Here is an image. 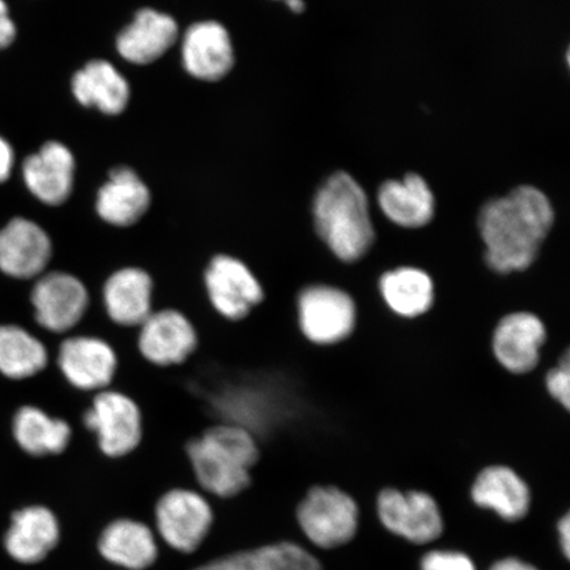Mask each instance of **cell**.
<instances>
[{"mask_svg":"<svg viewBox=\"0 0 570 570\" xmlns=\"http://www.w3.org/2000/svg\"><path fill=\"white\" fill-rule=\"evenodd\" d=\"M13 439L32 458H53L68 451L76 430L67 419L53 416L36 405L17 411L12 422Z\"/></svg>","mask_w":570,"mask_h":570,"instance_id":"cell-24","label":"cell"},{"mask_svg":"<svg viewBox=\"0 0 570 570\" xmlns=\"http://www.w3.org/2000/svg\"><path fill=\"white\" fill-rule=\"evenodd\" d=\"M76 160L59 141H48L38 154L28 156L23 178L28 190L48 206L68 202L75 188Z\"/></svg>","mask_w":570,"mask_h":570,"instance_id":"cell-19","label":"cell"},{"mask_svg":"<svg viewBox=\"0 0 570 570\" xmlns=\"http://www.w3.org/2000/svg\"><path fill=\"white\" fill-rule=\"evenodd\" d=\"M313 225L334 259L358 265L372 252L375 227L365 190L351 175L334 174L313 202Z\"/></svg>","mask_w":570,"mask_h":570,"instance_id":"cell-3","label":"cell"},{"mask_svg":"<svg viewBox=\"0 0 570 570\" xmlns=\"http://www.w3.org/2000/svg\"><path fill=\"white\" fill-rule=\"evenodd\" d=\"M30 301L35 321L42 330L69 336L87 320L92 295L80 275L68 269H48L35 279Z\"/></svg>","mask_w":570,"mask_h":570,"instance_id":"cell-8","label":"cell"},{"mask_svg":"<svg viewBox=\"0 0 570 570\" xmlns=\"http://www.w3.org/2000/svg\"><path fill=\"white\" fill-rule=\"evenodd\" d=\"M80 424L95 438L98 452L114 461L138 452L146 438L145 411L138 399L117 387L89 396Z\"/></svg>","mask_w":570,"mask_h":570,"instance_id":"cell-4","label":"cell"},{"mask_svg":"<svg viewBox=\"0 0 570 570\" xmlns=\"http://www.w3.org/2000/svg\"><path fill=\"white\" fill-rule=\"evenodd\" d=\"M287 2L289 9L294 12H303L305 9V4L303 0H285Z\"/></svg>","mask_w":570,"mask_h":570,"instance_id":"cell-35","label":"cell"},{"mask_svg":"<svg viewBox=\"0 0 570 570\" xmlns=\"http://www.w3.org/2000/svg\"><path fill=\"white\" fill-rule=\"evenodd\" d=\"M78 102L96 107L107 116L124 112L130 99V85L112 63L104 60L90 61L78 70L71 81Z\"/></svg>","mask_w":570,"mask_h":570,"instance_id":"cell-27","label":"cell"},{"mask_svg":"<svg viewBox=\"0 0 570 570\" xmlns=\"http://www.w3.org/2000/svg\"><path fill=\"white\" fill-rule=\"evenodd\" d=\"M376 287L382 304L399 318H423L436 305V282L423 267L403 265L383 271Z\"/></svg>","mask_w":570,"mask_h":570,"instance_id":"cell-17","label":"cell"},{"mask_svg":"<svg viewBox=\"0 0 570 570\" xmlns=\"http://www.w3.org/2000/svg\"><path fill=\"white\" fill-rule=\"evenodd\" d=\"M61 539V527L55 512L46 505H28L12 515L4 547L13 560L33 566L46 560Z\"/></svg>","mask_w":570,"mask_h":570,"instance_id":"cell-20","label":"cell"},{"mask_svg":"<svg viewBox=\"0 0 570 570\" xmlns=\"http://www.w3.org/2000/svg\"><path fill=\"white\" fill-rule=\"evenodd\" d=\"M155 276L140 265L110 271L99 287L105 317L125 331H137L156 308Z\"/></svg>","mask_w":570,"mask_h":570,"instance_id":"cell-14","label":"cell"},{"mask_svg":"<svg viewBox=\"0 0 570 570\" xmlns=\"http://www.w3.org/2000/svg\"><path fill=\"white\" fill-rule=\"evenodd\" d=\"M17 38V27L10 17L9 7L0 0V49L10 47Z\"/></svg>","mask_w":570,"mask_h":570,"instance_id":"cell-31","label":"cell"},{"mask_svg":"<svg viewBox=\"0 0 570 570\" xmlns=\"http://www.w3.org/2000/svg\"><path fill=\"white\" fill-rule=\"evenodd\" d=\"M195 570H324L320 560L294 541H279L253 550L220 556Z\"/></svg>","mask_w":570,"mask_h":570,"instance_id":"cell-26","label":"cell"},{"mask_svg":"<svg viewBox=\"0 0 570 570\" xmlns=\"http://www.w3.org/2000/svg\"><path fill=\"white\" fill-rule=\"evenodd\" d=\"M56 365L70 389L91 396L117 383L120 356L106 337L77 332L60 342Z\"/></svg>","mask_w":570,"mask_h":570,"instance_id":"cell-10","label":"cell"},{"mask_svg":"<svg viewBox=\"0 0 570 570\" xmlns=\"http://www.w3.org/2000/svg\"><path fill=\"white\" fill-rule=\"evenodd\" d=\"M183 62L198 80H223L234 67L229 32L217 21H199L189 27L183 39Z\"/></svg>","mask_w":570,"mask_h":570,"instance_id":"cell-21","label":"cell"},{"mask_svg":"<svg viewBox=\"0 0 570 570\" xmlns=\"http://www.w3.org/2000/svg\"><path fill=\"white\" fill-rule=\"evenodd\" d=\"M202 346L195 321L177 306H161L147 317L135 334V351L148 366L158 370L181 367Z\"/></svg>","mask_w":570,"mask_h":570,"instance_id":"cell-9","label":"cell"},{"mask_svg":"<svg viewBox=\"0 0 570 570\" xmlns=\"http://www.w3.org/2000/svg\"><path fill=\"white\" fill-rule=\"evenodd\" d=\"M16 155L9 141L0 137V183L9 180L11 176Z\"/></svg>","mask_w":570,"mask_h":570,"instance_id":"cell-32","label":"cell"},{"mask_svg":"<svg viewBox=\"0 0 570 570\" xmlns=\"http://www.w3.org/2000/svg\"><path fill=\"white\" fill-rule=\"evenodd\" d=\"M191 474L205 495L238 497L253 483L261 441L246 428L225 422L203 428L184 444Z\"/></svg>","mask_w":570,"mask_h":570,"instance_id":"cell-2","label":"cell"},{"mask_svg":"<svg viewBox=\"0 0 570 570\" xmlns=\"http://www.w3.org/2000/svg\"><path fill=\"white\" fill-rule=\"evenodd\" d=\"M155 532L170 550L198 551L213 530V505L202 491L174 488L163 493L154 509Z\"/></svg>","mask_w":570,"mask_h":570,"instance_id":"cell-11","label":"cell"},{"mask_svg":"<svg viewBox=\"0 0 570 570\" xmlns=\"http://www.w3.org/2000/svg\"><path fill=\"white\" fill-rule=\"evenodd\" d=\"M296 522L306 540L331 551L351 544L361 527V508L336 484H315L296 508Z\"/></svg>","mask_w":570,"mask_h":570,"instance_id":"cell-7","label":"cell"},{"mask_svg":"<svg viewBox=\"0 0 570 570\" xmlns=\"http://www.w3.org/2000/svg\"><path fill=\"white\" fill-rule=\"evenodd\" d=\"M553 224L550 198L531 185L491 199L476 219L484 266L501 276L527 273L538 262Z\"/></svg>","mask_w":570,"mask_h":570,"instance_id":"cell-1","label":"cell"},{"mask_svg":"<svg viewBox=\"0 0 570 570\" xmlns=\"http://www.w3.org/2000/svg\"><path fill=\"white\" fill-rule=\"evenodd\" d=\"M48 348L19 325L0 326V373L12 381H26L45 372Z\"/></svg>","mask_w":570,"mask_h":570,"instance_id":"cell-28","label":"cell"},{"mask_svg":"<svg viewBox=\"0 0 570 570\" xmlns=\"http://www.w3.org/2000/svg\"><path fill=\"white\" fill-rule=\"evenodd\" d=\"M543 387L550 401L566 412L570 411V355L564 348L543 376Z\"/></svg>","mask_w":570,"mask_h":570,"instance_id":"cell-29","label":"cell"},{"mask_svg":"<svg viewBox=\"0 0 570 570\" xmlns=\"http://www.w3.org/2000/svg\"><path fill=\"white\" fill-rule=\"evenodd\" d=\"M97 548L109 564L124 570H147L159 559L158 534L140 520L119 518L99 533Z\"/></svg>","mask_w":570,"mask_h":570,"instance_id":"cell-18","label":"cell"},{"mask_svg":"<svg viewBox=\"0 0 570 570\" xmlns=\"http://www.w3.org/2000/svg\"><path fill=\"white\" fill-rule=\"evenodd\" d=\"M547 341L548 327L537 313L512 311L499 318L491 331L490 353L504 373L525 376L539 367Z\"/></svg>","mask_w":570,"mask_h":570,"instance_id":"cell-13","label":"cell"},{"mask_svg":"<svg viewBox=\"0 0 570 570\" xmlns=\"http://www.w3.org/2000/svg\"><path fill=\"white\" fill-rule=\"evenodd\" d=\"M488 570H540L531 564L530 561L518 558V556H505L490 566Z\"/></svg>","mask_w":570,"mask_h":570,"instance_id":"cell-33","label":"cell"},{"mask_svg":"<svg viewBox=\"0 0 570 570\" xmlns=\"http://www.w3.org/2000/svg\"><path fill=\"white\" fill-rule=\"evenodd\" d=\"M556 532H558L559 547L562 554L567 560L570 559V515L566 512L559 519L558 525H556Z\"/></svg>","mask_w":570,"mask_h":570,"instance_id":"cell-34","label":"cell"},{"mask_svg":"<svg viewBox=\"0 0 570 570\" xmlns=\"http://www.w3.org/2000/svg\"><path fill=\"white\" fill-rule=\"evenodd\" d=\"M203 291L210 309L229 324H240L265 304V283L252 265L230 253H216L206 261Z\"/></svg>","mask_w":570,"mask_h":570,"instance_id":"cell-6","label":"cell"},{"mask_svg":"<svg viewBox=\"0 0 570 570\" xmlns=\"http://www.w3.org/2000/svg\"><path fill=\"white\" fill-rule=\"evenodd\" d=\"M377 205L390 223L407 230L423 229L436 213L430 185L416 174L384 183L377 190Z\"/></svg>","mask_w":570,"mask_h":570,"instance_id":"cell-23","label":"cell"},{"mask_svg":"<svg viewBox=\"0 0 570 570\" xmlns=\"http://www.w3.org/2000/svg\"><path fill=\"white\" fill-rule=\"evenodd\" d=\"M296 327L315 347H336L353 337L360 324V306L351 292L337 284L308 283L296 292Z\"/></svg>","mask_w":570,"mask_h":570,"instance_id":"cell-5","label":"cell"},{"mask_svg":"<svg viewBox=\"0 0 570 570\" xmlns=\"http://www.w3.org/2000/svg\"><path fill=\"white\" fill-rule=\"evenodd\" d=\"M178 38L176 20L151 9L140 10L118 36L117 48L126 61L147 66L159 60Z\"/></svg>","mask_w":570,"mask_h":570,"instance_id":"cell-25","label":"cell"},{"mask_svg":"<svg viewBox=\"0 0 570 570\" xmlns=\"http://www.w3.org/2000/svg\"><path fill=\"white\" fill-rule=\"evenodd\" d=\"M376 517L383 529L415 546H430L445 531L438 499L424 490L384 488L375 499Z\"/></svg>","mask_w":570,"mask_h":570,"instance_id":"cell-12","label":"cell"},{"mask_svg":"<svg viewBox=\"0 0 570 570\" xmlns=\"http://www.w3.org/2000/svg\"><path fill=\"white\" fill-rule=\"evenodd\" d=\"M420 570H479L472 558L458 550L428 551L420 560Z\"/></svg>","mask_w":570,"mask_h":570,"instance_id":"cell-30","label":"cell"},{"mask_svg":"<svg viewBox=\"0 0 570 570\" xmlns=\"http://www.w3.org/2000/svg\"><path fill=\"white\" fill-rule=\"evenodd\" d=\"M470 499L482 510L508 523H519L532 509V491L518 470L505 463H490L475 474Z\"/></svg>","mask_w":570,"mask_h":570,"instance_id":"cell-16","label":"cell"},{"mask_svg":"<svg viewBox=\"0 0 570 570\" xmlns=\"http://www.w3.org/2000/svg\"><path fill=\"white\" fill-rule=\"evenodd\" d=\"M53 256L52 238L35 220L13 218L0 230V271L13 279H38Z\"/></svg>","mask_w":570,"mask_h":570,"instance_id":"cell-15","label":"cell"},{"mask_svg":"<svg viewBox=\"0 0 570 570\" xmlns=\"http://www.w3.org/2000/svg\"><path fill=\"white\" fill-rule=\"evenodd\" d=\"M151 208V191L131 168H117L98 190L96 212L105 224L117 229L138 225Z\"/></svg>","mask_w":570,"mask_h":570,"instance_id":"cell-22","label":"cell"}]
</instances>
